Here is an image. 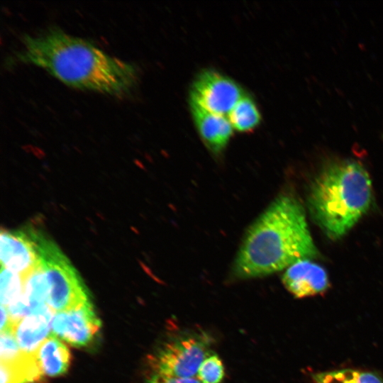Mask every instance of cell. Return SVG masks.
<instances>
[{"instance_id":"obj_10","label":"cell","mask_w":383,"mask_h":383,"mask_svg":"<svg viewBox=\"0 0 383 383\" xmlns=\"http://www.w3.org/2000/svg\"><path fill=\"white\" fill-rule=\"evenodd\" d=\"M190 108L194 124L206 146L214 154L221 153L233 130L228 117L210 112L192 101Z\"/></svg>"},{"instance_id":"obj_14","label":"cell","mask_w":383,"mask_h":383,"mask_svg":"<svg viewBox=\"0 0 383 383\" xmlns=\"http://www.w3.org/2000/svg\"><path fill=\"white\" fill-rule=\"evenodd\" d=\"M228 118L233 129L248 132L259 125L261 116L255 101L243 95L229 112Z\"/></svg>"},{"instance_id":"obj_4","label":"cell","mask_w":383,"mask_h":383,"mask_svg":"<svg viewBox=\"0 0 383 383\" xmlns=\"http://www.w3.org/2000/svg\"><path fill=\"white\" fill-rule=\"evenodd\" d=\"M48 287V304L56 312L67 311L90 302L79 273L57 245L41 231L28 228Z\"/></svg>"},{"instance_id":"obj_11","label":"cell","mask_w":383,"mask_h":383,"mask_svg":"<svg viewBox=\"0 0 383 383\" xmlns=\"http://www.w3.org/2000/svg\"><path fill=\"white\" fill-rule=\"evenodd\" d=\"M53 310L46 305L18 321L14 333L21 349L26 353L36 354L43 342L49 336Z\"/></svg>"},{"instance_id":"obj_12","label":"cell","mask_w":383,"mask_h":383,"mask_svg":"<svg viewBox=\"0 0 383 383\" xmlns=\"http://www.w3.org/2000/svg\"><path fill=\"white\" fill-rule=\"evenodd\" d=\"M40 367L49 377L65 374L70 366L71 355L67 346L55 335H50L37 351Z\"/></svg>"},{"instance_id":"obj_9","label":"cell","mask_w":383,"mask_h":383,"mask_svg":"<svg viewBox=\"0 0 383 383\" xmlns=\"http://www.w3.org/2000/svg\"><path fill=\"white\" fill-rule=\"evenodd\" d=\"M282 279L285 288L297 298L323 293L329 287L326 271L310 259L291 265L285 269Z\"/></svg>"},{"instance_id":"obj_3","label":"cell","mask_w":383,"mask_h":383,"mask_svg":"<svg viewBox=\"0 0 383 383\" xmlns=\"http://www.w3.org/2000/svg\"><path fill=\"white\" fill-rule=\"evenodd\" d=\"M372 184L366 169L351 159L326 163L313 180L307 205L313 221L331 239L344 235L368 210Z\"/></svg>"},{"instance_id":"obj_19","label":"cell","mask_w":383,"mask_h":383,"mask_svg":"<svg viewBox=\"0 0 383 383\" xmlns=\"http://www.w3.org/2000/svg\"><path fill=\"white\" fill-rule=\"evenodd\" d=\"M1 362H9L18 358L23 351L16 340L14 327H9L1 331Z\"/></svg>"},{"instance_id":"obj_8","label":"cell","mask_w":383,"mask_h":383,"mask_svg":"<svg viewBox=\"0 0 383 383\" xmlns=\"http://www.w3.org/2000/svg\"><path fill=\"white\" fill-rule=\"evenodd\" d=\"M0 243L1 267L26 276L40 265L35 245L27 229L2 231Z\"/></svg>"},{"instance_id":"obj_7","label":"cell","mask_w":383,"mask_h":383,"mask_svg":"<svg viewBox=\"0 0 383 383\" xmlns=\"http://www.w3.org/2000/svg\"><path fill=\"white\" fill-rule=\"evenodd\" d=\"M101 328L91 302L74 310L54 314L51 328L52 334L75 347H85L96 338Z\"/></svg>"},{"instance_id":"obj_20","label":"cell","mask_w":383,"mask_h":383,"mask_svg":"<svg viewBox=\"0 0 383 383\" xmlns=\"http://www.w3.org/2000/svg\"><path fill=\"white\" fill-rule=\"evenodd\" d=\"M145 383H201L195 377L183 378L152 373Z\"/></svg>"},{"instance_id":"obj_1","label":"cell","mask_w":383,"mask_h":383,"mask_svg":"<svg viewBox=\"0 0 383 383\" xmlns=\"http://www.w3.org/2000/svg\"><path fill=\"white\" fill-rule=\"evenodd\" d=\"M14 59L39 67L73 88L118 97L129 96L139 79L134 64L57 27L24 35Z\"/></svg>"},{"instance_id":"obj_6","label":"cell","mask_w":383,"mask_h":383,"mask_svg":"<svg viewBox=\"0 0 383 383\" xmlns=\"http://www.w3.org/2000/svg\"><path fill=\"white\" fill-rule=\"evenodd\" d=\"M243 96L240 87L234 80L216 71L205 70L193 82L190 101L210 112L225 116Z\"/></svg>"},{"instance_id":"obj_18","label":"cell","mask_w":383,"mask_h":383,"mask_svg":"<svg viewBox=\"0 0 383 383\" xmlns=\"http://www.w3.org/2000/svg\"><path fill=\"white\" fill-rule=\"evenodd\" d=\"M224 376L223 364L216 354H209L201 362L197 373L201 383H221Z\"/></svg>"},{"instance_id":"obj_13","label":"cell","mask_w":383,"mask_h":383,"mask_svg":"<svg viewBox=\"0 0 383 383\" xmlns=\"http://www.w3.org/2000/svg\"><path fill=\"white\" fill-rule=\"evenodd\" d=\"M0 365L1 383H35L43 378L37 353L23 352L18 358Z\"/></svg>"},{"instance_id":"obj_5","label":"cell","mask_w":383,"mask_h":383,"mask_svg":"<svg viewBox=\"0 0 383 383\" xmlns=\"http://www.w3.org/2000/svg\"><path fill=\"white\" fill-rule=\"evenodd\" d=\"M209 340L204 335H179L167 340L149 358L152 373L190 378L198 373L209 353Z\"/></svg>"},{"instance_id":"obj_16","label":"cell","mask_w":383,"mask_h":383,"mask_svg":"<svg viewBox=\"0 0 383 383\" xmlns=\"http://www.w3.org/2000/svg\"><path fill=\"white\" fill-rule=\"evenodd\" d=\"M315 383H383L376 373L354 369H340L313 374Z\"/></svg>"},{"instance_id":"obj_17","label":"cell","mask_w":383,"mask_h":383,"mask_svg":"<svg viewBox=\"0 0 383 383\" xmlns=\"http://www.w3.org/2000/svg\"><path fill=\"white\" fill-rule=\"evenodd\" d=\"M25 277L4 267L1 270V306L7 308L20 300L24 292Z\"/></svg>"},{"instance_id":"obj_15","label":"cell","mask_w":383,"mask_h":383,"mask_svg":"<svg viewBox=\"0 0 383 383\" xmlns=\"http://www.w3.org/2000/svg\"><path fill=\"white\" fill-rule=\"evenodd\" d=\"M24 277L25 284L23 298L29 307L30 312H35L48 305V287L41 266H38Z\"/></svg>"},{"instance_id":"obj_2","label":"cell","mask_w":383,"mask_h":383,"mask_svg":"<svg viewBox=\"0 0 383 383\" xmlns=\"http://www.w3.org/2000/svg\"><path fill=\"white\" fill-rule=\"evenodd\" d=\"M318 255L302 206L295 198L282 195L245 232L231 274L236 279L265 277Z\"/></svg>"}]
</instances>
